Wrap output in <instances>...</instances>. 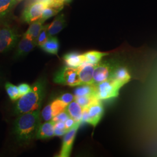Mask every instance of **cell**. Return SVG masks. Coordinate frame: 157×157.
<instances>
[{
	"label": "cell",
	"mask_w": 157,
	"mask_h": 157,
	"mask_svg": "<svg viewBox=\"0 0 157 157\" xmlns=\"http://www.w3.org/2000/svg\"><path fill=\"white\" fill-rule=\"evenodd\" d=\"M45 91L46 81L44 78H39L31 86L28 93L17 100L14 109L15 113L19 115L40 109Z\"/></svg>",
	"instance_id": "1"
},
{
	"label": "cell",
	"mask_w": 157,
	"mask_h": 157,
	"mask_svg": "<svg viewBox=\"0 0 157 157\" xmlns=\"http://www.w3.org/2000/svg\"><path fill=\"white\" fill-rule=\"evenodd\" d=\"M40 109L19 115L14 123V133L22 144H29L36 137L40 124Z\"/></svg>",
	"instance_id": "2"
},
{
	"label": "cell",
	"mask_w": 157,
	"mask_h": 157,
	"mask_svg": "<svg viewBox=\"0 0 157 157\" xmlns=\"http://www.w3.org/2000/svg\"><path fill=\"white\" fill-rule=\"evenodd\" d=\"M95 85V97L99 100H108L118 97L122 87L112 78Z\"/></svg>",
	"instance_id": "3"
},
{
	"label": "cell",
	"mask_w": 157,
	"mask_h": 157,
	"mask_svg": "<svg viewBox=\"0 0 157 157\" xmlns=\"http://www.w3.org/2000/svg\"><path fill=\"white\" fill-rule=\"evenodd\" d=\"M53 81L56 84L70 87L80 86L78 78V69L65 66L55 73Z\"/></svg>",
	"instance_id": "4"
},
{
	"label": "cell",
	"mask_w": 157,
	"mask_h": 157,
	"mask_svg": "<svg viewBox=\"0 0 157 157\" xmlns=\"http://www.w3.org/2000/svg\"><path fill=\"white\" fill-rule=\"evenodd\" d=\"M104 112V107L100 100L95 101L83 109L82 122L90 124L95 128L100 121Z\"/></svg>",
	"instance_id": "5"
},
{
	"label": "cell",
	"mask_w": 157,
	"mask_h": 157,
	"mask_svg": "<svg viewBox=\"0 0 157 157\" xmlns=\"http://www.w3.org/2000/svg\"><path fill=\"white\" fill-rule=\"evenodd\" d=\"M20 35L15 29L6 26L0 29V52L11 50L17 45Z\"/></svg>",
	"instance_id": "6"
},
{
	"label": "cell",
	"mask_w": 157,
	"mask_h": 157,
	"mask_svg": "<svg viewBox=\"0 0 157 157\" xmlns=\"http://www.w3.org/2000/svg\"><path fill=\"white\" fill-rule=\"evenodd\" d=\"M47 7H48V5L45 2L39 1L34 2L28 6L23 12V21L28 23H31L39 19L41 17L43 10Z\"/></svg>",
	"instance_id": "7"
},
{
	"label": "cell",
	"mask_w": 157,
	"mask_h": 157,
	"mask_svg": "<svg viewBox=\"0 0 157 157\" xmlns=\"http://www.w3.org/2000/svg\"><path fill=\"white\" fill-rule=\"evenodd\" d=\"M80 124L81 122H76L71 129H69L63 135L62 147L58 157H68L70 156L76 135Z\"/></svg>",
	"instance_id": "8"
},
{
	"label": "cell",
	"mask_w": 157,
	"mask_h": 157,
	"mask_svg": "<svg viewBox=\"0 0 157 157\" xmlns=\"http://www.w3.org/2000/svg\"><path fill=\"white\" fill-rule=\"evenodd\" d=\"M113 71V67L108 62L95 65L93 73V84H97L109 78Z\"/></svg>",
	"instance_id": "9"
},
{
	"label": "cell",
	"mask_w": 157,
	"mask_h": 157,
	"mask_svg": "<svg viewBox=\"0 0 157 157\" xmlns=\"http://www.w3.org/2000/svg\"><path fill=\"white\" fill-rule=\"evenodd\" d=\"M95 66V65L84 63L80 67L78 68L81 85L93 84V73Z\"/></svg>",
	"instance_id": "10"
},
{
	"label": "cell",
	"mask_w": 157,
	"mask_h": 157,
	"mask_svg": "<svg viewBox=\"0 0 157 157\" xmlns=\"http://www.w3.org/2000/svg\"><path fill=\"white\" fill-rule=\"evenodd\" d=\"M36 46V43L32 40L23 35L22 39L19 41L17 45L15 58H19L26 56L30 51L33 50Z\"/></svg>",
	"instance_id": "11"
},
{
	"label": "cell",
	"mask_w": 157,
	"mask_h": 157,
	"mask_svg": "<svg viewBox=\"0 0 157 157\" xmlns=\"http://www.w3.org/2000/svg\"><path fill=\"white\" fill-rule=\"evenodd\" d=\"M54 124L55 123L52 121L40 124L36 137L37 139H47L54 136Z\"/></svg>",
	"instance_id": "12"
},
{
	"label": "cell",
	"mask_w": 157,
	"mask_h": 157,
	"mask_svg": "<svg viewBox=\"0 0 157 157\" xmlns=\"http://www.w3.org/2000/svg\"><path fill=\"white\" fill-rule=\"evenodd\" d=\"M63 58L67 67L75 69L80 67L84 63L83 55L76 52L67 53L63 56Z\"/></svg>",
	"instance_id": "13"
},
{
	"label": "cell",
	"mask_w": 157,
	"mask_h": 157,
	"mask_svg": "<svg viewBox=\"0 0 157 157\" xmlns=\"http://www.w3.org/2000/svg\"><path fill=\"white\" fill-rule=\"evenodd\" d=\"M65 23L66 22L64 15L63 14H61L57 16L51 24L48 25L47 31L50 37L59 33L64 28Z\"/></svg>",
	"instance_id": "14"
},
{
	"label": "cell",
	"mask_w": 157,
	"mask_h": 157,
	"mask_svg": "<svg viewBox=\"0 0 157 157\" xmlns=\"http://www.w3.org/2000/svg\"><path fill=\"white\" fill-rule=\"evenodd\" d=\"M109 78L113 79L118 84L123 87L124 84L128 83L130 80L131 76L126 68L119 67L115 71L113 70Z\"/></svg>",
	"instance_id": "15"
},
{
	"label": "cell",
	"mask_w": 157,
	"mask_h": 157,
	"mask_svg": "<svg viewBox=\"0 0 157 157\" xmlns=\"http://www.w3.org/2000/svg\"><path fill=\"white\" fill-rule=\"evenodd\" d=\"M44 22V21L40 18L33 22L31 23L28 30L26 32V33L23 34V35L32 40L36 43L39 34L43 28Z\"/></svg>",
	"instance_id": "16"
},
{
	"label": "cell",
	"mask_w": 157,
	"mask_h": 157,
	"mask_svg": "<svg viewBox=\"0 0 157 157\" xmlns=\"http://www.w3.org/2000/svg\"><path fill=\"white\" fill-rule=\"evenodd\" d=\"M83 108L75 100L72 101L66 107L65 110L67 111L70 117L73 118L76 122L82 123V118L83 114Z\"/></svg>",
	"instance_id": "17"
},
{
	"label": "cell",
	"mask_w": 157,
	"mask_h": 157,
	"mask_svg": "<svg viewBox=\"0 0 157 157\" xmlns=\"http://www.w3.org/2000/svg\"><path fill=\"white\" fill-rule=\"evenodd\" d=\"M40 47L43 50L48 54L57 56L59 50V43L56 37L52 36L47 40L44 44L40 46Z\"/></svg>",
	"instance_id": "18"
},
{
	"label": "cell",
	"mask_w": 157,
	"mask_h": 157,
	"mask_svg": "<svg viewBox=\"0 0 157 157\" xmlns=\"http://www.w3.org/2000/svg\"><path fill=\"white\" fill-rule=\"evenodd\" d=\"M108 54L102 52L97 51H90L83 54L84 63H90L92 65H97L101 61L104 56H106Z\"/></svg>",
	"instance_id": "19"
},
{
	"label": "cell",
	"mask_w": 157,
	"mask_h": 157,
	"mask_svg": "<svg viewBox=\"0 0 157 157\" xmlns=\"http://www.w3.org/2000/svg\"><path fill=\"white\" fill-rule=\"evenodd\" d=\"M81 96L95 97V84H84L76 88L74 91V97Z\"/></svg>",
	"instance_id": "20"
},
{
	"label": "cell",
	"mask_w": 157,
	"mask_h": 157,
	"mask_svg": "<svg viewBox=\"0 0 157 157\" xmlns=\"http://www.w3.org/2000/svg\"><path fill=\"white\" fill-rule=\"evenodd\" d=\"M18 2L17 0H0V19L6 17Z\"/></svg>",
	"instance_id": "21"
},
{
	"label": "cell",
	"mask_w": 157,
	"mask_h": 157,
	"mask_svg": "<svg viewBox=\"0 0 157 157\" xmlns=\"http://www.w3.org/2000/svg\"><path fill=\"white\" fill-rule=\"evenodd\" d=\"M5 89L7 94L12 101H17L21 97L17 86L10 82H6L5 84Z\"/></svg>",
	"instance_id": "22"
},
{
	"label": "cell",
	"mask_w": 157,
	"mask_h": 157,
	"mask_svg": "<svg viewBox=\"0 0 157 157\" xmlns=\"http://www.w3.org/2000/svg\"><path fill=\"white\" fill-rule=\"evenodd\" d=\"M75 101L83 108V109L89 107L94 102L99 100L94 96H81V97H75Z\"/></svg>",
	"instance_id": "23"
},
{
	"label": "cell",
	"mask_w": 157,
	"mask_h": 157,
	"mask_svg": "<svg viewBox=\"0 0 157 157\" xmlns=\"http://www.w3.org/2000/svg\"><path fill=\"white\" fill-rule=\"evenodd\" d=\"M62 8H52V7H47L43 10L41 19H43L44 22L47 19L50 18L56 15L58 12L61 11Z\"/></svg>",
	"instance_id": "24"
},
{
	"label": "cell",
	"mask_w": 157,
	"mask_h": 157,
	"mask_svg": "<svg viewBox=\"0 0 157 157\" xmlns=\"http://www.w3.org/2000/svg\"><path fill=\"white\" fill-rule=\"evenodd\" d=\"M47 25H48L43 26V28L41 29L36 40V45L40 46V47L43 44H44L47 41V40L50 38V36L48 35V31H47Z\"/></svg>",
	"instance_id": "25"
},
{
	"label": "cell",
	"mask_w": 157,
	"mask_h": 157,
	"mask_svg": "<svg viewBox=\"0 0 157 157\" xmlns=\"http://www.w3.org/2000/svg\"><path fill=\"white\" fill-rule=\"evenodd\" d=\"M69 117H70L69 115L68 114L67 111L65 109L62 112H61L60 113H59L58 114H57L51 121H52L54 123L59 122H65Z\"/></svg>",
	"instance_id": "26"
},
{
	"label": "cell",
	"mask_w": 157,
	"mask_h": 157,
	"mask_svg": "<svg viewBox=\"0 0 157 157\" xmlns=\"http://www.w3.org/2000/svg\"><path fill=\"white\" fill-rule=\"evenodd\" d=\"M58 98L62 101V102L67 106L69 103L74 100L75 97L74 95L71 93H65L58 97Z\"/></svg>",
	"instance_id": "27"
},
{
	"label": "cell",
	"mask_w": 157,
	"mask_h": 157,
	"mask_svg": "<svg viewBox=\"0 0 157 157\" xmlns=\"http://www.w3.org/2000/svg\"><path fill=\"white\" fill-rule=\"evenodd\" d=\"M64 0H48L47 2L48 7L52 8H62L65 4Z\"/></svg>",
	"instance_id": "28"
},
{
	"label": "cell",
	"mask_w": 157,
	"mask_h": 157,
	"mask_svg": "<svg viewBox=\"0 0 157 157\" xmlns=\"http://www.w3.org/2000/svg\"><path fill=\"white\" fill-rule=\"evenodd\" d=\"M17 88L19 90V94L21 97L22 95H25V94L28 93L29 91L30 90L31 86H30L27 83H21L19 84V86H17Z\"/></svg>",
	"instance_id": "29"
},
{
	"label": "cell",
	"mask_w": 157,
	"mask_h": 157,
	"mask_svg": "<svg viewBox=\"0 0 157 157\" xmlns=\"http://www.w3.org/2000/svg\"><path fill=\"white\" fill-rule=\"evenodd\" d=\"M76 122L73 119V118L71 117L67 119V120L65 122V128L68 131L69 129H71L73 126L76 124Z\"/></svg>",
	"instance_id": "30"
},
{
	"label": "cell",
	"mask_w": 157,
	"mask_h": 157,
	"mask_svg": "<svg viewBox=\"0 0 157 157\" xmlns=\"http://www.w3.org/2000/svg\"><path fill=\"white\" fill-rule=\"evenodd\" d=\"M66 129H59L54 128V136H62L67 132Z\"/></svg>",
	"instance_id": "31"
},
{
	"label": "cell",
	"mask_w": 157,
	"mask_h": 157,
	"mask_svg": "<svg viewBox=\"0 0 157 157\" xmlns=\"http://www.w3.org/2000/svg\"><path fill=\"white\" fill-rule=\"evenodd\" d=\"M71 1H72V0H64V2H65V3H66V4L69 3V2H71Z\"/></svg>",
	"instance_id": "32"
},
{
	"label": "cell",
	"mask_w": 157,
	"mask_h": 157,
	"mask_svg": "<svg viewBox=\"0 0 157 157\" xmlns=\"http://www.w3.org/2000/svg\"><path fill=\"white\" fill-rule=\"evenodd\" d=\"M1 80H2V79H1V76H0V84H1Z\"/></svg>",
	"instance_id": "33"
},
{
	"label": "cell",
	"mask_w": 157,
	"mask_h": 157,
	"mask_svg": "<svg viewBox=\"0 0 157 157\" xmlns=\"http://www.w3.org/2000/svg\"><path fill=\"white\" fill-rule=\"evenodd\" d=\"M18 2H20V1H23V0H17Z\"/></svg>",
	"instance_id": "34"
}]
</instances>
